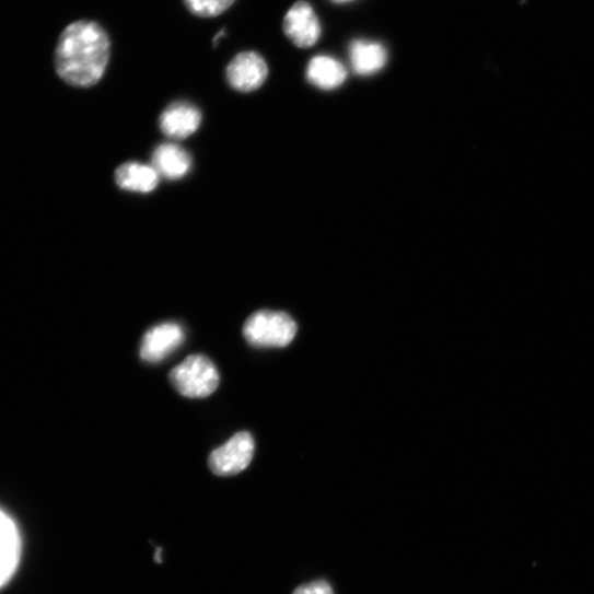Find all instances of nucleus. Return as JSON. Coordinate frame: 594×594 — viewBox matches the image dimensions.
Segmentation results:
<instances>
[{
	"instance_id": "obj_7",
	"label": "nucleus",
	"mask_w": 594,
	"mask_h": 594,
	"mask_svg": "<svg viewBox=\"0 0 594 594\" xmlns=\"http://www.w3.org/2000/svg\"><path fill=\"white\" fill-rule=\"evenodd\" d=\"M184 340L185 334L178 324H160L144 334L140 357L144 362L159 363L178 349Z\"/></svg>"
},
{
	"instance_id": "obj_6",
	"label": "nucleus",
	"mask_w": 594,
	"mask_h": 594,
	"mask_svg": "<svg viewBox=\"0 0 594 594\" xmlns=\"http://www.w3.org/2000/svg\"><path fill=\"white\" fill-rule=\"evenodd\" d=\"M23 540L14 519L0 509V589L15 575L22 559Z\"/></svg>"
},
{
	"instance_id": "obj_2",
	"label": "nucleus",
	"mask_w": 594,
	"mask_h": 594,
	"mask_svg": "<svg viewBox=\"0 0 594 594\" xmlns=\"http://www.w3.org/2000/svg\"><path fill=\"white\" fill-rule=\"evenodd\" d=\"M173 387L186 398L203 399L219 387L220 374L210 358L191 354L176 365L168 375Z\"/></svg>"
},
{
	"instance_id": "obj_14",
	"label": "nucleus",
	"mask_w": 594,
	"mask_h": 594,
	"mask_svg": "<svg viewBox=\"0 0 594 594\" xmlns=\"http://www.w3.org/2000/svg\"><path fill=\"white\" fill-rule=\"evenodd\" d=\"M236 0H183L186 9L195 16L213 19L222 15Z\"/></svg>"
},
{
	"instance_id": "obj_15",
	"label": "nucleus",
	"mask_w": 594,
	"mask_h": 594,
	"mask_svg": "<svg viewBox=\"0 0 594 594\" xmlns=\"http://www.w3.org/2000/svg\"><path fill=\"white\" fill-rule=\"evenodd\" d=\"M293 594H335L331 585L325 580H316L299 586Z\"/></svg>"
},
{
	"instance_id": "obj_13",
	"label": "nucleus",
	"mask_w": 594,
	"mask_h": 594,
	"mask_svg": "<svg viewBox=\"0 0 594 594\" xmlns=\"http://www.w3.org/2000/svg\"><path fill=\"white\" fill-rule=\"evenodd\" d=\"M306 78L314 86L331 91L345 83L347 71L338 60L328 56H317L310 61Z\"/></svg>"
},
{
	"instance_id": "obj_1",
	"label": "nucleus",
	"mask_w": 594,
	"mask_h": 594,
	"mask_svg": "<svg viewBox=\"0 0 594 594\" xmlns=\"http://www.w3.org/2000/svg\"><path fill=\"white\" fill-rule=\"evenodd\" d=\"M110 57V40L105 30L91 21L69 25L60 35L55 68L67 84L86 89L103 78Z\"/></svg>"
},
{
	"instance_id": "obj_10",
	"label": "nucleus",
	"mask_w": 594,
	"mask_h": 594,
	"mask_svg": "<svg viewBox=\"0 0 594 594\" xmlns=\"http://www.w3.org/2000/svg\"><path fill=\"white\" fill-rule=\"evenodd\" d=\"M151 165L159 175L166 179L176 180L189 172L191 159L182 147L174 143H163L154 150Z\"/></svg>"
},
{
	"instance_id": "obj_16",
	"label": "nucleus",
	"mask_w": 594,
	"mask_h": 594,
	"mask_svg": "<svg viewBox=\"0 0 594 594\" xmlns=\"http://www.w3.org/2000/svg\"><path fill=\"white\" fill-rule=\"evenodd\" d=\"M226 31L225 30H222L213 39V44L214 46L217 47L219 45V43L221 42V38L226 36Z\"/></svg>"
},
{
	"instance_id": "obj_3",
	"label": "nucleus",
	"mask_w": 594,
	"mask_h": 594,
	"mask_svg": "<svg viewBox=\"0 0 594 594\" xmlns=\"http://www.w3.org/2000/svg\"><path fill=\"white\" fill-rule=\"evenodd\" d=\"M298 331L294 319L283 312L259 311L246 321L245 339L258 348H281L292 342Z\"/></svg>"
},
{
	"instance_id": "obj_9",
	"label": "nucleus",
	"mask_w": 594,
	"mask_h": 594,
	"mask_svg": "<svg viewBox=\"0 0 594 594\" xmlns=\"http://www.w3.org/2000/svg\"><path fill=\"white\" fill-rule=\"evenodd\" d=\"M201 123L200 109L186 102L171 104L160 117L161 131L173 139H185L194 135L200 128Z\"/></svg>"
},
{
	"instance_id": "obj_12",
	"label": "nucleus",
	"mask_w": 594,
	"mask_h": 594,
	"mask_svg": "<svg viewBox=\"0 0 594 594\" xmlns=\"http://www.w3.org/2000/svg\"><path fill=\"white\" fill-rule=\"evenodd\" d=\"M349 58L353 72L368 77L384 68L387 54L385 48L377 43L356 40L350 45Z\"/></svg>"
},
{
	"instance_id": "obj_8",
	"label": "nucleus",
	"mask_w": 594,
	"mask_h": 594,
	"mask_svg": "<svg viewBox=\"0 0 594 594\" xmlns=\"http://www.w3.org/2000/svg\"><path fill=\"white\" fill-rule=\"evenodd\" d=\"M286 36L299 48L313 47L319 39L322 28L319 21L306 2H298L288 12L283 22Z\"/></svg>"
},
{
	"instance_id": "obj_11",
	"label": "nucleus",
	"mask_w": 594,
	"mask_h": 594,
	"mask_svg": "<svg viewBox=\"0 0 594 594\" xmlns=\"http://www.w3.org/2000/svg\"><path fill=\"white\" fill-rule=\"evenodd\" d=\"M159 177L152 165L140 162L124 163L115 173L116 183L121 189L143 194L156 188Z\"/></svg>"
},
{
	"instance_id": "obj_4",
	"label": "nucleus",
	"mask_w": 594,
	"mask_h": 594,
	"mask_svg": "<svg viewBox=\"0 0 594 594\" xmlns=\"http://www.w3.org/2000/svg\"><path fill=\"white\" fill-rule=\"evenodd\" d=\"M254 453V438L247 432H241L211 454L209 465L218 476H234L249 467Z\"/></svg>"
},
{
	"instance_id": "obj_17",
	"label": "nucleus",
	"mask_w": 594,
	"mask_h": 594,
	"mask_svg": "<svg viewBox=\"0 0 594 594\" xmlns=\"http://www.w3.org/2000/svg\"><path fill=\"white\" fill-rule=\"evenodd\" d=\"M333 2L337 4H345L351 2V0H333Z\"/></svg>"
},
{
	"instance_id": "obj_5",
	"label": "nucleus",
	"mask_w": 594,
	"mask_h": 594,
	"mask_svg": "<svg viewBox=\"0 0 594 594\" xmlns=\"http://www.w3.org/2000/svg\"><path fill=\"white\" fill-rule=\"evenodd\" d=\"M269 74L265 59L257 53L246 51L237 55L226 70L231 86L243 93L260 89Z\"/></svg>"
}]
</instances>
